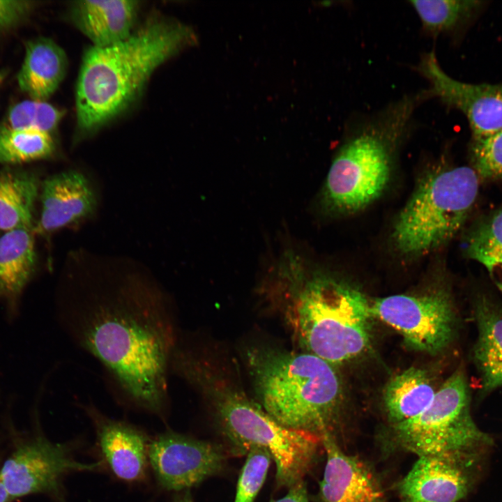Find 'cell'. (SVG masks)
<instances>
[{
	"instance_id": "cell-8",
	"label": "cell",
	"mask_w": 502,
	"mask_h": 502,
	"mask_svg": "<svg viewBox=\"0 0 502 502\" xmlns=\"http://www.w3.org/2000/svg\"><path fill=\"white\" fill-rule=\"evenodd\" d=\"M395 443L418 457L477 455L491 446L471 413V395L465 372L455 370L420 414L393 425Z\"/></svg>"
},
{
	"instance_id": "cell-18",
	"label": "cell",
	"mask_w": 502,
	"mask_h": 502,
	"mask_svg": "<svg viewBox=\"0 0 502 502\" xmlns=\"http://www.w3.org/2000/svg\"><path fill=\"white\" fill-rule=\"evenodd\" d=\"M139 1H77L70 16L76 27L95 47H105L128 37L137 18Z\"/></svg>"
},
{
	"instance_id": "cell-11",
	"label": "cell",
	"mask_w": 502,
	"mask_h": 502,
	"mask_svg": "<svg viewBox=\"0 0 502 502\" xmlns=\"http://www.w3.org/2000/svg\"><path fill=\"white\" fill-rule=\"evenodd\" d=\"M102 463L76 461L69 446L39 437L19 447L3 463L0 476L11 499L36 493H58L61 478L91 471Z\"/></svg>"
},
{
	"instance_id": "cell-6",
	"label": "cell",
	"mask_w": 502,
	"mask_h": 502,
	"mask_svg": "<svg viewBox=\"0 0 502 502\" xmlns=\"http://www.w3.org/2000/svg\"><path fill=\"white\" fill-rule=\"evenodd\" d=\"M421 92L393 102L356 128L331 164L321 194L324 209L351 213L380 197L389 181L394 152L425 99Z\"/></svg>"
},
{
	"instance_id": "cell-27",
	"label": "cell",
	"mask_w": 502,
	"mask_h": 502,
	"mask_svg": "<svg viewBox=\"0 0 502 502\" xmlns=\"http://www.w3.org/2000/svg\"><path fill=\"white\" fill-rule=\"evenodd\" d=\"M470 158L471 167L480 181H502V130L485 137L473 139Z\"/></svg>"
},
{
	"instance_id": "cell-25",
	"label": "cell",
	"mask_w": 502,
	"mask_h": 502,
	"mask_svg": "<svg viewBox=\"0 0 502 502\" xmlns=\"http://www.w3.org/2000/svg\"><path fill=\"white\" fill-rule=\"evenodd\" d=\"M55 150L50 133L0 126V164H20L51 156Z\"/></svg>"
},
{
	"instance_id": "cell-24",
	"label": "cell",
	"mask_w": 502,
	"mask_h": 502,
	"mask_svg": "<svg viewBox=\"0 0 502 502\" xmlns=\"http://www.w3.org/2000/svg\"><path fill=\"white\" fill-rule=\"evenodd\" d=\"M484 2L465 0H418L410 3L424 31L433 36L452 32L468 22Z\"/></svg>"
},
{
	"instance_id": "cell-15",
	"label": "cell",
	"mask_w": 502,
	"mask_h": 502,
	"mask_svg": "<svg viewBox=\"0 0 502 502\" xmlns=\"http://www.w3.org/2000/svg\"><path fill=\"white\" fill-rule=\"evenodd\" d=\"M326 454L320 502H384L381 484L362 460L345 454L331 434L321 437Z\"/></svg>"
},
{
	"instance_id": "cell-21",
	"label": "cell",
	"mask_w": 502,
	"mask_h": 502,
	"mask_svg": "<svg viewBox=\"0 0 502 502\" xmlns=\"http://www.w3.org/2000/svg\"><path fill=\"white\" fill-rule=\"evenodd\" d=\"M33 231L15 229L0 237V294L17 296L31 277L36 264Z\"/></svg>"
},
{
	"instance_id": "cell-28",
	"label": "cell",
	"mask_w": 502,
	"mask_h": 502,
	"mask_svg": "<svg viewBox=\"0 0 502 502\" xmlns=\"http://www.w3.org/2000/svg\"><path fill=\"white\" fill-rule=\"evenodd\" d=\"M270 453L261 448H253L239 475L234 502H253L266 480L271 464Z\"/></svg>"
},
{
	"instance_id": "cell-19",
	"label": "cell",
	"mask_w": 502,
	"mask_h": 502,
	"mask_svg": "<svg viewBox=\"0 0 502 502\" xmlns=\"http://www.w3.org/2000/svg\"><path fill=\"white\" fill-rule=\"evenodd\" d=\"M66 68V55L54 41L44 37L31 40L26 45L18 85L32 100L45 101L59 87Z\"/></svg>"
},
{
	"instance_id": "cell-32",
	"label": "cell",
	"mask_w": 502,
	"mask_h": 502,
	"mask_svg": "<svg viewBox=\"0 0 502 502\" xmlns=\"http://www.w3.org/2000/svg\"><path fill=\"white\" fill-rule=\"evenodd\" d=\"M10 500V496L0 476V502H8Z\"/></svg>"
},
{
	"instance_id": "cell-5",
	"label": "cell",
	"mask_w": 502,
	"mask_h": 502,
	"mask_svg": "<svg viewBox=\"0 0 502 502\" xmlns=\"http://www.w3.org/2000/svg\"><path fill=\"white\" fill-rule=\"evenodd\" d=\"M258 403L277 423L321 437L331 434L342 395L333 365L309 353L263 346L247 352Z\"/></svg>"
},
{
	"instance_id": "cell-23",
	"label": "cell",
	"mask_w": 502,
	"mask_h": 502,
	"mask_svg": "<svg viewBox=\"0 0 502 502\" xmlns=\"http://www.w3.org/2000/svg\"><path fill=\"white\" fill-rule=\"evenodd\" d=\"M38 183L30 173L0 172V229L31 227Z\"/></svg>"
},
{
	"instance_id": "cell-22",
	"label": "cell",
	"mask_w": 502,
	"mask_h": 502,
	"mask_svg": "<svg viewBox=\"0 0 502 502\" xmlns=\"http://www.w3.org/2000/svg\"><path fill=\"white\" fill-rule=\"evenodd\" d=\"M464 251L486 268L502 291V204L471 224L464 239Z\"/></svg>"
},
{
	"instance_id": "cell-2",
	"label": "cell",
	"mask_w": 502,
	"mask_h": 502,
	"mask_svg": "<svg viewBox=\"0 0 502 502\" xmlns=\"http://www.w3.org/2000/svg\"><path fill=\"white\" fill-rule=\"evenodd\" d=\"M266 296L303 352L333 365L369 347L372 316L366 296L330 277L307 274L293 252H285L278 261Z\"/></svg>"
},
{
	"instance_id": "cell-26",
	"label": "cell",
	"mask_w": 502,
	"mask_h": 502,
	"mask_svg": "<svg viewBox=\"0 0 502 502\" xmlns=\"http://www.w3.org/2000/svg\"><path fill=\"white\" fill-rule=\"evenodd\" d=\"M63 112L53 105L39 100H24L8 110L5 126L14 129L51 133L59 124Z\"/></svg>"
},
{
	"instance_id": "cell-7",
	"label": "cell",
	"mask_w": 502,
	"mask_h": 502,
	"mask_svg": "<svg viewBox=\"0 0 502 502\" xmlns=\"http://www.w3.org/2000/svg\"><path fill=\"white\" fill-rule=\"evenodd\" d=\"M480 182L471 167L442 166L427 172L395 222L391 238L396 250L417 257L449 242L466 225Z\"/></svg>"
},
{
	"instance_id": "cell-10",
	"label": "cell",
	"mask_w": 502,
	"mask_h": 502,
	"mask_svg": "<svg viewBox=\"0 0 502 502\" xmlns=\"http://www.w3.org/2000/svg\"><path fill=\"white\" fill-rule=\"evenodd\" d=\"M148 454L158 484L179 492L221 472L231 453L221 444L167 431L151 440Z\"/></svg>"
},
{
	"instance_id": "cell-1",
	"label": "cell",
	"mask_w": 502,
	"mask_h": 502,
	"mask_svg": "<svg viewBox=\"0 0 502 502\" xmlns=\"http://www.w3.org/2000/svg\"><path fill=\"white\" fill-rule=\"evenodd\" d=\"M75 284L59 307L73 344L100 365L117 404L164 421L170 360L179 338L168 295L139 273Z\"/></svg>"
},
{
	"instance_id": "cell-17",
	"label": "cell",
	"mask_w": 502,
	"mask_h": 502,
	"mask_svg": "<svg viewBox=\"0 0 502 502\" xmlns=\"http://www.w3.org/2000/svg\"><path fill=\"white\" fill-rule=\"evenodd\" d=\"M478 335L473 358L480 379V396L502 387V307L485 293L473 302Z\"/></svg>"
},
{
	"instance_id": "cell-14",
	"label": "cell",
	"mask_w": 502,
	"mask_h": 502,
	"mask_svg": "<svg viewBox=\"0 0 502 502\" xmlns=\"http://www.w3.org/2000/svg\"><path fill=\"white\" fill-rule=\"evenodd\" d=\"M91 420L101 453L113 474L128 482L145 479L149 462V438L139 427L112 419L92 402H77Z\"/></svg>"
},
{
	"instance_id": "cell-4",
	"label": "cell",
	"mask_w": 502,
	"mask_h": 502,
	"mask_svg": "<svg viewBox=\"0 0 502 502\" xmlns=\"http://www.w3.org/2000/svg\"><path fill=\"white\" fill-rule=\"evenodd\" d=\"M197 40L188 25L155 16L123 40L90 47L76 88L81 133L94 132L126 109L158 66Z\"/></svg>"
},
{
	"instance_id": "cell-20",
	"label": "cell",
	"mask_w": 502,
	"mask_h": 502,
	"mask_svg": "<svg viewBox=\"0 0 502 502\" xmlns=\"http://www.w3.org/2000/svg\"><path fill=\"white\" fill-rule=\"evenodd\" d=\"M436 393L427 372L410 367L394 376L383 391V404L391 424L416 416L431 403Z\"/></svg>"
},
{
	"instance_id": "cell-12",
	"label": "cell",
	"mask_w": 502,
	"mask_h": 502,
	"mask_svg": "<svg viewBox=\"0 0 502 502\" xmlns=\"http://www.w3.org/2000/svg\"><path fill=\"white\" fill-rule=\"evenodd\" d=\"M416 70L429 83L428 98L461 112L467 119L473 139L502 130V84H473L456 80L441 67L435 53H425Z\"/></svg>"
},
{
	"instance_id": "cell-9",
	"label": "cell",
	"mask_w": 502,
	"mask_h": 502,
	"mask_svg": "<svg viewBox=\"0 0 502 502\" xmlns=\"http://www.w3.org/2000/svg\"><path fill=\"white\" fill-rule=\"evenodd\" d=\"M376 317L397 330L413 349L436 354L454 340L457 315L447 289L418 295L395 294L370 305Z\"/></svg>"
},
{
	"instance_id": "cell-29",
	"label": "cell",
	"mask_w": 502,
	"mask_h": 502,
	"mask_svg": "<svg viewBox=\"0 0 502 502\" xmlns=\"http://www.w3.org/2000/svg\"><path fill=\"white\" fill-rule=\"evenodd\" d=\"M33 8L28 1H0V31L10 28L24 20Z\"/></svg>"
},
{
	"instance_id": "cell-16",
	"label": "cell",
	"mask_w": 502,
	"mask_h": 502,
	"mask_svg": "<svg viewBox=\"0 0 502 502\" xmlns=\"http://www.w3.org/2000/svg\"><path fill=\"white\" fill-rule=\"evenodd\" d=\"M41 213L35 231L49 233L88 217L96 197L87 178L70 170L47 178L42 185Z\"/></svg>"
},
{
	"instance_id": "cell-13",
	"label": "cell",
	"mask_w": 502,
	"mask_h": 502,
	"mask_svg": "<svg viewBox=\"0 0 502 502\" xmlns=\"http://www.w3.org/2000/svg\"><path fill=\"white\" fill-rule=\"evenodd\" d=\"M477 455L420 456L398 486L400 502H457L474 482Z\"/></svg>"
},
{
	"instance_id": "cell-3",
	"label": "cell",
	"mask_w": 502,
	"mask_h": 502,
	"mask_svg": "<svg viewBox=\"0 0 502 502\" xmlns=\"http://www.w3.org/2000/svg\"><path fill=\"white\" fill-rule=\"evenodd\" d=\"M231 374L204 351L186 355L176 368V376L207 404L231 455H247L253 448L266 449L275 463L278 487L289 488L303 480L322 446L321 437L280 425Z\"/></svg>"
},
{
	"instance_id": "cell-30",
	"label": "cell",
	"mask_w": 502,
	"mask_h": 502,
	"mask_svg": "<svg viewBox=\"0 0 502 502\" xmlns=\"http://www.w3.org/2000/svg\"><path fill=\"white\" fill-rule=\"evenodd\" d=\"M271 502H309L305 482L302 480L289 488L285 496Z\"/></svg>"
},
{
	"instance_id": "cell-31",
	"label": "cell",
	"mask_w": 502,
	"mask_h": 502,
	"mask_svg": "<svg viewBox=\"0 0 502 502\" xmlns=\"http://www.w3.org/2000/svg\"><path fill=\"white\" fill-rule=\"evenodd\" d=\"M174 502H194L190 489L176 493Z\"/></svg>"
}]
</instances>
